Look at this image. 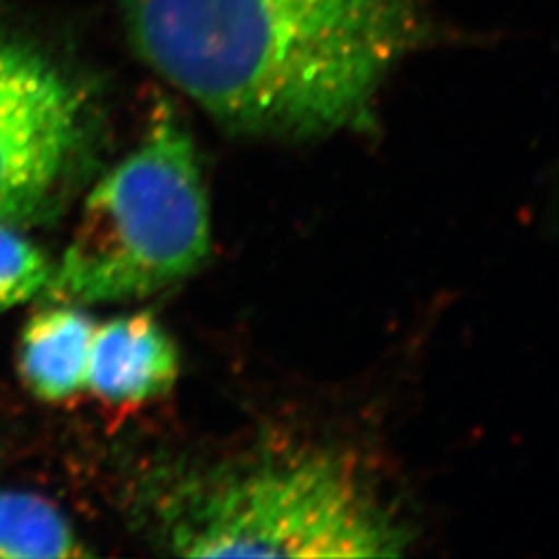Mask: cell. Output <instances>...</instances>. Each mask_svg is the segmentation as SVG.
<instances>
[{
	"instance_id": "cell-1",
	"label": "cell",
	"mask_w": 559,
	"mask_h": 559,
	"mask_svg": "<svg viewBox=\"0 0 559 559\" xmlns=\"http://www.w3.org/2000/svg\"><path fill=\"white\" fill-rule=\"evenodd\" d=\"M141 59L224 127L270 138L357 129L429 34L423 0H120Z\"/></svg>"
},
{
	"instance_id": "cell-8",
	"label": "cell",
	"mask_w": 559,
	"mask_h": 559,
	"mask_svg": "<svg viewBox=\"0 0 559 559\" xmlns=\"http://www.w3.org/2000/svg\"><path fill=\"white\" fill-rule=\"evenodd\" d=\"M50 274L52 265L40 249L15 230V224L0 222V311L38 297Z\"/></svg>"
},
{
	"instance_id": "cell-2",
	"label": "cell",
	"mask_w": 559,
	"mask_h": 559,
	"mask_svg": "<svg viewBox=\"0 0 559 559\" xmlns=\"http://www.w3.org/2000/svg\"><path fill=\"white\" fill-rule=\"evenodd\" d=\"M182 558H396L411 533L359 468L328 450H272L177 466L154 500Z\"/></svg>"
},
{
	"instance_id": "cell-3",
	"label": "cell",
	"mask_w": 559,
	"mask_h": 559,
	"mask_svg": "<svg viewBox=\"0 0 559 559\" xmlns=\"http://www.w3.org/2000/svg\"><path fill=\"white\" fill-rule=\"evenodd\" d=\"M210 249L195 143L162 106L138 147L87 195L44 293L75 307L143 299L193 276Z\"/></svg>"
},
{
	"instance_id": "cell-7",
	"label": "cell",
	"mask_w": 559,
	"mask_h": 559,
	"mask_svg": "<svg viewBox=\"0 0 559 559\" xmlns=\"http://www.w3.org/2000/svg\"><path fill=\"white\" fill-rule=\"evenodd\" d=\"M81 556L85 551L59 508L36 493L0 491V559Z\"/></svg>"
},
{
	"instance_id": "cell-6",
	"label": "cell",
	"mask_w": 559,
	"mask_h": 559,
	"mask_svg": "<svg viewBox=\"0 0 559 559\" xmlns=\"http://www.w3.org/2000/svg\"><path fill=\"white\" fill-rule=\"evenodd\" d=\"M96 320L59 305L27 321L20 344L21 378L34 396L60 404L85 394V369Z\"/></svg>"
},
{
	"instance_id": "cell-5",
	"label": "cell",
	"mask_w": 559,
	"mask_h": 559,
	"mask_svg": "<svg viewBox=\"0 0 559 559\" xmlns=\"http://www.w3.org/2000/svg\"><path fill=\"white\" fill-rule=\"evenodd\" d=\"M179 378V353L150 313L96 321L85 369V394L133 406L166 394Z\"/></svg>"
},
{
	"instance_id": "cell-4",
	"label": "cell",
	"mask_w": 559,
	"mask_h": 559,
	"mask_svg": "<svg viewBox=\"0 0 559 559\" xmlns=\"http://www.w3.org/2000/svg\"><path fill=\"white\" fill-rule=\"evenodd\" d=\"M80 87L36 48L0 34V222L41 214L80 152Z\"/></svg>"
}]
</instances>
